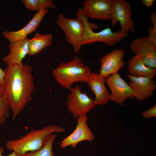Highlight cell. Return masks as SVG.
I'll return each instance as SVG.
<instances>
[{
    "label": "cell",
    "mask_w": 156,
    "mask_h": 156,
    "mask_svg": "<svg viewBox=\"0 0 156 156\" xmlns=\"http://www.w3.org/2000/svg\"><path fill=\"white\" fill-rule=\"evenodd\" d=\"M33 67L22 62L12 64L5 69L3 86L5 97L15 119L33 99L35 90Z\"/></svg>",
    "instance_id": "cell-1"
},
{
    "label": "cell",
    "mask_w": 156,
    "mask_h": 156,
    "mask_svg": "<svg viewBox=\"0 0 156 156\" xmlns=\"http://www.w3.org/2000/svg\"><path fill=\"white\" fill-rule=\"evenodd\" d=\"M65 131L64 128L55 125L33 129L18 139L7 140L5 147L7 149L12 151L20 156L26 153L41 148L51 134Z\"/></svg>",
    "instance_id": "cell-2"
},
{
    "label": "cell",
    "mask_w": 156,
    "mask_h": 156,
    "mask_svg": "<svg viewBox=\"0 0 156 156\" xmlns=\"http://www.w3.org/2000/svg\"><path fill=\"white\" fill-rule=\"evenodd\" d=\"M91 73L90 68L75 55L70 60L58 64L52 73L60 86L70 91L74 83H85Z\"/></svg>",
    "instance_id": "cell-3"
},
{
    "label": "cell",
    "mask_w": 156,
    "mask_h": 156,
    "mask_svg": "<svg viewBox=\"0 0 156 156\" xmlns=\"http://www.w3.org/2000/svg\"><path fill=\"white\" fill-rule=\"evenodd\" d=\"M56 23L64 32L66 41L71 45L75 53H77L82 46L81 40L85 27L78 18L70 19L60 14Z\"/></svg>",
    "instance_id": "cell-4"
},
{
    "label": "cell",
    "mask_w": 156,
    "mask_h": 156,
    "mask_svg": "<svg viewBox=\"0 0 156 156\" xmlns=\"http://www.w3.org/2000/svg\"><path fill=\"white\" fill-rule=\"evenodd\" d=\"M66 105L68 111L76 119L89 113L96 107L94 100L86 92H83L81 87L76 85L70 90Z\"/></svg>",
    "instance_id": "cell-5"
},
{
    "label": "cell",
    "mask_w": 156,
    "mask_h": 156,
    "mask_svg": "<svg viewBox=\"0 0 156 156\" xmlns=\"http://www.w3.org/2000/svg\"><path fill=\"white\" fill-rule=\"evenodd\" d=\"M130 3L125 0H113L111 9V24L114 27L119 22L121 29L127 34L135 33L134 22Z\"/></svg>",
    "instance_id": "cell-6"
},
{
    "label": "cell",
    "mask_w": 156,
    "mask_h": 156,
    "mask_svg": "<svg viewBox=\"0 0 156 156\" xmlns=\"http://www.w3.org/2000/svg\"><path fill=\"white\" fill-rule=\"evenodd\" d=\"M128 35V34L121 29L113 32L108 27L100 31L95 32L91 29L85 27L82 38L81 44L83 46L99 42L105 43L109 47H112Z\"/></svg>",
    "instance_id": "cell-7"
},
{
    "label": "cell",
    "mask_w": 156,
    "mask_h": 156,
    "mask_svg": "<svg viewBox=\"0 0 156 156\" xmlns=\"http://www.w3.org/2000/svg\"><path fill=\"white\" fill-rule=\"evenodd\" d=\"M106 83L111 91L109 100L122 106L126 99L134 98L131 88L118 73L107 77Z\"/></svg>",
    "instance_id": "cell-8"
},
{
    "label": "cell",
    "mask_w": 156,
    "mask_h": 156,
    "mask_svg": "<svg viewBox=\"0 0 156 156\" xmlns=\"http://www.w3.org/2000/svg\"><path fill=\"white\" fill-rule=\"evenodd\" d=\"M77 119V124L75 130L60 142V146L62 148L69 146L74 148L81 142H91L94 140V136L87 124L86 115Z\"/></svg>",
    "instance_id": "cell-9"
},
{
    "label": "cell",
    "mask_w": 156,
    "mask_h": 156,
    "mask_svg": "<svg viewBox=\"0 0 156 156\" xmlns=\"http://www.w3.org/2000/svg\"><path fill=\"white\" fill-rule=\"evenodd\" d=\"M125 50L121 48L114 49L100 58L101 67L99 74L106 78L109 76L118 73L119 70L126 64L123 58Z\"/></svg>",
    "instance_id": "cell-10"
},
{
    "label": "cell",
    "mask_w": 156,
    "mask_h": 156,
    "mask_svg": "<svg viewBox=\"0 0 156 156\" xmlns=\"http://www.w3.org/2000/svg\"><path fill=\"white\" fill-rule=\"evenodd\" d=\"M131 50L136 55H140L146 66L156 68V46L145 36L134 39L130 44Z\"/></svg>",
    "instance_id": "cell-11"
},
{
    "label": "cell",
    "mask_w": 156,
    "mask_h": 156,
    "mask_svg": "<svg viewBox=\"0 0 156 156\" xmlns=\"http://www.w3.org/2000/svg\"><path fill=\"white\" fill-rule=\"evenodd\" d=\"M113 0H86L83 3V11L88 17L103 21L111 20Z\"/></svg>",
    "instance_id": "cell-12"
},
{
    "label": "cell",
    "mask_w": 156,
    "mask_h": 156,
    "mask_svg": "<svg viewBox=\"0 0 156 156\" xmlns=\"http://www.w3.org/2000/svg\"><path fill=\"white\" fill-rule=\"evenodd\" d=\"M127 76L130 80L129 85L133 92L134 97L142 101L151 96L156 89V83L153 79L144 77Z\"/></svg>",
    "instance_id": "cell-13"
},
{
    "label": "cell",
    "mask_w": 156,
    "mask_h": 156,
    "mask_svg": "<svg viewBox=\"0 0 156 156\" xmlns=\"http://www.w3.org/2000/svg\"><path fill=\"white\" fill-rule=\"evenodd\" d=\"M48 12V9L38 12L28 23L22 28L17 31H4L2 33L3 36L9 42H15L25 38L28 34L35 31Z\"/></svg>",
    "instance_id": "cell-14"
},
{
    "label": "cell",
    "mask_w": 156,
    "mask_h": 156,
    "mask_svg": "<svg viewBox=\"0 0 156 156\" xmlns=\"http://www.w3.org/2000/svg\"><path fill=\"white\" fill-rule=\"evenodd\" d=\"M106 79L99 73L92 72L85 82L94 93L96 105H104L109 100L110 93L105 86Z\"/></svg>",
    "instance_id": "cell-15"
},
{
    "label": "cell",
    "mask_w": 156,
    "mask_h": 156,
    "mask_svg": "<svg viewBox=\"0 0 156 156\" xmlns=\"http://www.w3.org/2000/svg\"><path fill=\"white\" fill-rule=\"evenodd\" d=\"M27 37L15 42H10V51L2 59V62L7 66L22 62L23 59L28 55V41Z\"/></svg>",
    "instance_id": "cell-16"
},
{
    "label": "cell",
    "mask_w": 156,
    "mask_h": 156,
    "mask_svg": "<svg viewBox=\"0 0 156 156\" xmlns=\"http://www.w3.org/2000/svg\"><path fill=\"white\" fill-rule=\"evenodd\" d=\"M128 68L129 75L134 77L153 79L156 74V68L147 66L143 59L139 55H135L128 61Z\"/></svg>",
    "instance_id": "cell-17"
},
{
    "label": "cell",
    "mask_w": 156,
    "mask_h": 156,
    "mask_svg": "<svg viewBox=\"0 0 156 156\" xmlns=\"http://www.w3.org/2000/svg\"><path fill=\"white\" fill-rule=\"evenodd\" d=\"M53 36L51 34L36 33L28 41V53L29 55H36L52 43Z\"/></svg>",
    "instance_id": "cell-18"
},
{
    "label": "cell",
    "mask_w": 156,
    "mask_h": 156,
    "mask_svg": "<svg viewBox=\"0 0 156 156\" xmlns=\"http://www.w3.org/2000/svg\"><path fill=\"white\" fill-rule=\"evenodd\" d=\"M57 136L55 133L51 134L41 148L35 151L26 153L20 156H55L53 151V147Z\"/></svg>",
    "instance_id": "cell-19"
},
{
    "label": "cell",
    "mask_w": 156,
    "mask_h": 156,
    "mask_svg": "<svg viewBox=\"0 0 156 156\" xmlns=\"http://www.w3.org/2000/svg\"><path fill=\"white\" fill-rule=\"evenodd\" d=\"M24 6L29 10L40 11L48 8H54L55 5L51 0H22Z\"/></svg>",
    "instance_id": "cell-20"
},
{
    "label": "cell",
    "mask_w": 156,
    "mask_h": 156,
    "mask_svg": "<svg viewBox=\"0 0 156 156\" xmlns=\"http://www.w3.org/2000/svg\"><path fill=\"white\" fill-rule=\"evenodd\" d=\"M9 106L4 95L0 98V125L4 124L10 116Z\"/></svg>",
    "instance_id": "cell-21"
},
{
    "label": "cell",
    "mask_w": 156,
    "mask_h": 156,
    "mask_svg": "<svg viewBox=\"0 0 156 156\" xmlns=\"http://www.w3.org/2000/svg\"><path fill=\"white\" fill-rule=\"evenodd\" d=\"M77 17L79 18L83 23L85 27H88L92 29L97 28L98 25L94 23H90L88 20V17L83 11L82 9L79 8L77 13Z\"/></svg>",
    "instance_id": "cell-22"
},
{
    "label": "cell",
    "mask_w": 156,
    "mask_h": 156,
    "mask_svg": "<svg viewBox=\"0 0 156 156\" xmlns=\"http://www.w3.org/2000/svg\"><path fill=\"white\" fill-rule=\"evenodd\" d=\"M142 116L147 119L156 117V104L154 105L148 109L143 112L142 114Z\"/></svg>",
    "instance_id": "cell-23"
},
{
    "label": "cell",
    "mask_w": 156,
    "mask_h": 156,
    "mask_svg": "<svg viewBox=\"0 0 156 156\" xmlns=\"http://www.w3.org/2000/svg\"><path fill=\"white\" fill-rule=\"evenodd\" d=\"M149 33L147 37L149 40L155 46H156V30L154 29L152 26H149L148 29Z\"/></svg>",
    "instance_id": "cell-24"
},
{
    "label": "cell",
    "mask_w": 156,
    "mask_h": 156,
    "mask_svg": "<svg viewBox=\"0 0 156 156\" xmlns=\"http://www.w3.org/2000/svg\"><path fill=\"white\" fill-rule=\"evenodd\" d=\"M150 20L153 23V28L156 29V14L155 12L150 13Z\"/></svg>",
    "instance_id": "cell-25"
},
{
    "label": "cell",
    "mask_w": 156,
    "mask_h": 156,
    "mask_svg": "<svg viewBox=\"0 0 156 156\" xmlns=\"http://www.w3.org/2000/svg\"><path fill=\"white\" fill-rule=\"evenodd\" d=\"M155 0H142L143 4L147 7H150L153 5Z\"/></svg>",
    "instance_id": "cell-26"
},
{
    "label": "cell",
    "mask_w": 156,
    "mask_h": 156,
    "mask_svg": "<svg viewBox=\"0 0 156 156\" xmlns=\"http://www.w3.org/2000/svg\"><path fill=\"white\" fill-rule=\"evenodd\" d=\"M4 151V149L3 147L0 146V156H20L17 153L14 151L12 152L9 155L4 156L3 155V154Z\"/></svg>",
    "instance_id": "cell-27"
},
{
    "label": "cell",
    "mask_w": 156,
    "mask_h": 156,
    "mask_svg": "<svg viewBox=\"0 0 156 156\" xmlns=\"http://www.w3.org/2000/svg\"><path fill=\"white\" fill-rule=\"evenodd\" d=\"M5 71L0 67V83L3 86L5 76Z\"/></svg>",
    "instance_id": "cell-28"
},
{
    "label": "cell",
    "mask_w": 156,
    "mask_h": 156,
    "mask_svg": "<svg viewBox=\"0 0 156 156\" xmlns=\"http://www.w3.org/2000/svg\"><path fill=\"white\" fill-rule=\"evenodd\" d=\"M4 93L3 86L0 83V98L4 95Z\"/></svg>",
    "instance_id": "cell-29"
}]
</instances>
